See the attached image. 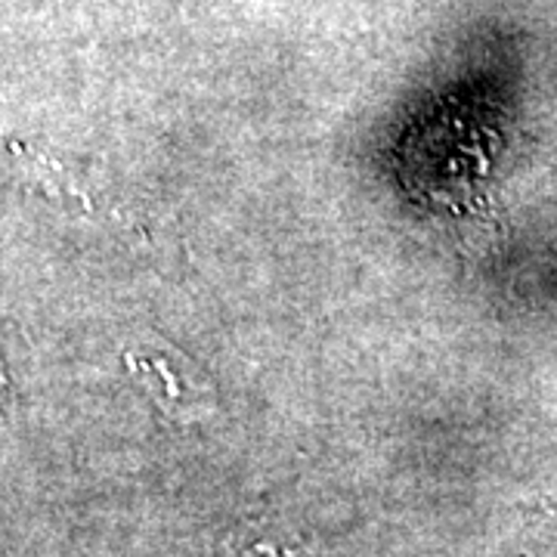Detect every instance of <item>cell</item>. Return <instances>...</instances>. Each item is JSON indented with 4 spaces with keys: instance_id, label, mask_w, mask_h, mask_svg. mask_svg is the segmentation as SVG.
I'll use <instances>...</instances> for the list:
<instances>
[{
    "instance_id": "6da1fadb",
    "label": "cell",
    "mask_w": 557,
    "mask_h": 557,
    "mask_svg": "<svg viewBox=\"0 0 557 557\" xmlns=\"http://www.w3.org/2000/svg\"><path fill=\"white\" fill-rule=\"evenodd\" d=\"M245 557H278V552H267V548H255V552H248Z\"/></svg>"
}]
</instances>
